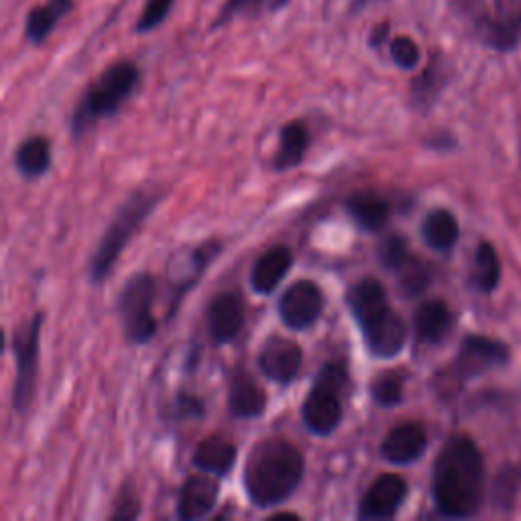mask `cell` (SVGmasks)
Listing matches in <instances>:
<instances>
[{"instance_id": "6da1fadb", "label": "cell", "mask_w": 521, "mask_h": 521, "mask_svg": "<svg viewBox=\"0 0 521 521\" xmlns=\"http://www.w3.org/2000/svg\"><path fill=\"white\" fill-rule=\"evenodd\" d=\"M485 497V460L473 438L450 436L440 448L432 471V499L440 515L475 517Z\"/></svg>"}, {"instance_id": "7a4b0ae2", "label": "cell", "mask_w": 521, "mask_h": 521, "mask_svg": "<svg viewBox=\"0 0 521 521\" xmlns=\"http://www.w3.org/2000/svg\"><path fill=\"white\" fill-rule=\"evenodd\" d=\"M306 458L285 438H265L249 452L243 485L249 501L259 509L285 503L302 485Z\"/></svg>"}, {"instance_id": "3957f363", "label": "cell", "mask_w": 521, "mask_h": 521, "mask_svg": "<svg viewBox=\"0 0 521 521\" xmlns=\"http://www.w3.org/2000/svg\"><path fill=\"white\" fill-rule=\"evenodd\" d=\"M163 192L155 186H143L135 190L127 202L114 212L108 228L104 230L102 239L90 259L88 277L92 285H102L114 265L119 263L121 255L125 253L131 239L139 233L143 222L153 214L157 204L161 202Z\"/></svg>"}, {"instance_id": "277c9868", "label": "cell", "mask_w": 521, "mask_h": 521, "mask_svg": "<svg viewBox=\"0 0 521 521\" xmlns=\"http://www.w3.org/2000/svg\"><path fill=\"white\" fill-rule=\"evenodd\" d=\"M141 82L137 64L123 60L108 66L84 92L72 114V135L76 139L90 133L100 121L114 117L133 96Z\"/></svg>"}, {"instance_id": "5b68a950", "label": "cell", "mask_w": 521, "mask_h": 521, "mask_svg": "<svg viewBox=\"0 0 521 521\" xmlns=\"http://www.w3.org/2000/svg\"><path fill=\"white\" fill-rule=\"evenodd\" d=\"M349 387V373L340 361L326 363L302 403V422L316 438L332 436L344 416L342 395Z\"/></svg>"}, {"instance_id": "8992f818", "label": "cell", "mask_w": 521, "mask_h": 521, "mask_svg": "<svg viewBox=\"0 0 521 521\" xmlns=\"http://www.w3.org/2000/svg\"><path fill=\"white\" fill-rule=\"evenodd\" d=\"M43 322H45V314L35 312L29 320H25L21 326L15 328L11 338L15 367H17V377L13 385V410L17 414H25L35 399Z\"/></svg>"}, {"instance_id": "52a82bcc", "label": "cell", "mask_w": 521, "mask_h": 521, "mask_svg": "<svg viewBox=\"0 0 521 521\" xmlns=\"http://www.w3.org/2000/svg\"><path fill=\"white\" fill-rule=\"evenodd\" d=\"M157 283L149 273L133 275L121 289L117 312L121 316L125 338L131 344H147L157 334V318L153 314Z\"/></svg>"}, {"instance_id": "ba28073f", "label": "cell", "mask_w": 521, "mask_h": 521, "mask_svg": "<svg viewBox=\"0 0 521 521\" xmlns=\"http://www.w3.org/2000/svg\"><path fill=\"white\" fill-rule=\"evenodd\" d=\"M509 357L511 353L505 342L481 334H469L460 342V349L454 357V363L446 371L448 377L442 375L440 379L462 385L471 379L481 377L491 369L505 367L509 363Z\"/></svg>"}, {"instance_id": "9c48e42d", "label": "cell", "mask_w": 521, "mask_h": 521, "mask_svg": "<svg viewBox=\"0 0 521 521\" xmlns=\"http://www.w3.org/2000/svg\"><path fill=\"white\" fill-rule=\"evenodd\" d=\"M324 292L316 281L298 279L289 285L277 302V314L289 330L312 328L324 312Z\"/></svg>"}, {"instance_id": "30bf717a", "label": "cell", "mask_w": 521, "mask_h": 521, "mask_svg": "<svg viewBox=\"0 0 521 521\" xmlns=\"http://www.w3.org/2000/svg\"><path fill=\"white\" fill-rule=\"evenodd\" d=\"M257 363L261 373L269 381L277 385H289L298 379L302 371L304 351L294 340L283 336H269L259 349Z\"/></svg>"}, {"instance_id": "8fae6325", "label": "cell", "mask_w": 521, "mask_h": 521, "mask_svg": "<svg viewBox=\"0 0 521 521\" xmlns=\"http://www.w3.org/2000/svg\"><path fill=\"white\" fill-rule=\"evenodd\" d=\"M359 328L369 355L381 361L397 357L403 351L405 338H408L403 318L391 306L359 324Z\"/></svg>"}, {"instance_id": "7c38bea8", "label": "cell", "mask_w": 521, "mask_h": 521, "mask_svg": "<svg viewBox=\"0 0 521 521\" xmlns=\"http://www.w3.org/2000/svg\"><path fill=\"white\" fill-rule=\"evenodd\" d=\"M410 487L403 477L385 473L369 487L359 505V519L363 521H381L393 519L401 509L405 497H408Z\"/></svg>"}, {"instance_id": "4fadbf2b", "label": "cell", "mask_w": 521, "mask_h": 521, "mask_svg": "<svg viewBox=\"0 0 521 521\" xmlns=\"http://www.w3.org/2000/svg\"><path fill=\"white\" fill-rule=\"evenodd\" d=\"M426 448V428L418 422H401L385 434L381 442V456L395 467H408L424 456Z\"/></svg>"}, {"instance_id": "5bb4252c", "label": "cell", "mask_w": 521, "mask_h": 521, "mask_svg": "<svg viewBox=\"0 0 521 521\" xmlns=\"http://www.w3.org/2000/svg\"><path fill=\"white\" fill-rule=\"evenodd\" d=\"M245 326V300L239 292H220L208 306V330L220 344L233 342Z\"/></svg>"}, {"instance_id": "9a60e30c", "label": "cell", "mask_w": 521, "mask_h": 521, "mask_svg": "<svg viewBox=\"0 0 521 521\" xmlns=\"http://www.w3.org/2000/svg\"><path fill=\"white\" fill-rule=\"evenodd\" d=\"M226 405L239 420H257L267 410V393L247 369H239L230 377Z\"/></svg>"}, {"instance_id": "2e32d148", "label": "cell", "mask_w": 521, "mask_h": 521, "mask_svg": "<svg viewBox=\"0 0 521 521\" xmlns=\"http://www.w3.org/2000/svg\"><path fill=\"white\" fill-rule=\"evenodd\" d=\"M483 41L497 51H513L521 41V0H493V15Z\"/></svg>"}, {"instance_id": "e0dca14e", "label": "cell", "mask_w": 521, "mask_h": 521, "mask_svg": "<svg viewBox=\"0 0 521 521\" xmlns=\"http://www.w3.org/2000/svg\"><path fill=\"white\" fill-rule=\"evenodd\" d=\"M220 497V485L212 475H194L190 477L178 497V517L184 521H196L212 513Z\"/></svg>"}, {"instance_id": "ac0fdd59", "label": "cell", "mask_w": 521, "mask_h": 521, "mask_svg": "<svg viewBox=\"0 0 521 521\" xmlns=\"http://www.w3.org/2000/svg\"><path fill=\"white\" fill-rule=\"evenodd\" d=\"M237 456L239 450L233 442L214 434L200 440L192 456V465L200 473H208L212 477H228L237 465Z\"/></svg>"}, {"instance_id": "d6986e66", "label": "cell", "mask_w": 521, "mask_h": 521, "mask_svg": "<svg viewBox=\"0 0 521 521\" xmlns=\"http://www.w3.org/2000/svg\"><path fill=\"white\" fill-rule=\"evenodd\" d=\"M294 267V255L287 247L277 245L265 251L251 269V289L257 296L273 294L277 285L285 279L289 269Z\"/></svg>"}, {"instance_id": "ffe728a7", "label": "cell", "mask_w": 521, "mask_h": 521, "mask_svg": "<svg viewBox=\"0 0 521 521\" xmlns=\"http://www.w3.org/2000/svg\"><path fill=\"white\" fill-rule=\"evenodd\" d=\"M454 328V314L442 300L424 302L414 314V332L420 344L438 346Z\"/></svg>"}, {"instance_id": "44dd1931", "label": "cell", "mask_w": 521, "mask_h": 521, "mask_svg": "<svg viewBox=\"0 0 521 521\" xmlns=\"http://www.w3.org/2000/svg\"><path fill=\"white\" fill-rule=\"evenodd\" d=\"M344 208L357 228L369 235L379 233L391 218V204L375 192H357L349 196L344 202Z\"/></svg>"}, {"instance_id": "7402d4cb", "label": "cell", "mask_w": 521, "mask_h": 521, "mask_svg": "<svg viewBox=\"0 0 521 521\" xmlns=\"http://www.w3.org/2000/svg\"><path fill=\"white\" fill-rule=\"evenodd\" d=\"M220 251H222L220 241H206V243H200L198 247L192 249V253L188 257V265H190L188 273L184 277H178L176 285H173L171 304H169V318L178 312L182 300L198 285V281L202 279V275L206 273L210 263H214V259L220 255Z\"/></svg>"}, {"instance_id": "603a6c76", "label": "cell", "mask_w": 521, "mask_h": 521, "mask_svg": "<svg viewBox=\"0 0 521 521\" xmlns=\"http://www.w3.org/2000/svg\"><path fill=\"white\" fill-rule=\"evenodd\" d=\"M346 306H349L357 326L373 318L375 314L389 308V298L385 285L375 277H365L357 281L349 294H346Z\"/></svg>"}, {"instance_id": "cb8c5ba5", "label": "cell", "mask_w": 521, "mask_h": 521, "mask_svg": "<svg viewBox=\"0 0 521 521\" xmlns=\"http://www.w3.org/2000/svg\"><path fill=\"white\" fill-rule=\"evenodd\" d=\"M74 11V0H45L29 11L25 19V37L33 45H41L55 31L57 23Z\"/></svg>"}, {"instance_id": "d4e9b609", "label": "cell", "mask_w": 521, "mask_h": 521, "mask_svg": "<svg viewBox=\"0 0 521 521\" xmlns=\"http://www.w3.org/2000/svg\"><path fill=\"white\" fill-rule=\"evenodd\" d=\"M420 235L426 247L438 253H448L460 239V226L456 216L446 208H434L426 214L420 226Z\"/></svg>"}, {"instance_id": "484cf974", "label": "cell", "mask_w": 521, "mask_h": 521, "mask_svg": "<svg viewBox=\"0 0 521 521\" xmlns=\"http://www.w3.org/2000/svg\"><path fill=\"white\" fill-rule=\"evenodd\" d=\"M310 147V133L308 127L302 121H292L285 127H281L279 133V147L273 157V169L275 171H289L298 167Z\"/></svg>"}, {"instance_id": "4316f807", "label": "cell", "mask_w": 521, "mask_h": 521, "mask_svg": "<svg viewBox=\"0 0 521 521\" xmlns=\"http://www.w3.org/2000/svg\"><path fill=\"white\" fill-rule=\"evenodd\" d=\"M15 167L25 180H39L51 167V145L45 137L25 139L15 153Z\"/></svg>"}, {"instance_id": "83f0119b", "label": "cell", "mask_w": 521, "mask_h": 521, "mask_svg": "<svg viewBox=\"0 0 521 521\" xmlns=\"http://www.w3.org/2000/svg\"><path fill=\"white\" fill-rule=\"evenodd\" d=\"M446 86V70L440 57H432L428 68L412 82L410 98L412 106L418 110H428L434 106L438 96L442 94V88Z\"/></svg>"}, {"instance_id": "f1b7e54d", "label": "cell", "mask_w": 521, "mask_h": 521, "mask_svg": "<svg viewBox=\"0 0 521 521\" xmlns=\"http://www.w3.org/2000/svg\"><path fill=\"white\" fill-rule=\"evenodd\" d=\"M289 5V0H226L222 9L218 11L216 19L212 21V29L226 27L239 17L245 19H259L269 13H277Z\"/></svg>"}, {"instance_id": "f546056e", "label": "cell", "mask_w": 521, "mask_h": 521, "mask_svg": "<svg viewBox=\"0 0 521 521\" xmlns=\"http://www.w3.org/2000/svg\"><path fill=\"white\" fill-rule=\"evenodd\" d=\"M501 281V261L495 247L487 241L479 243L473 259L471 283L481 294H493Z\"/></svg>"}, {"instance_id": "4dcf8cb0", "label": "cell", "mask_w": 521, "mask_h": 521, "mask_svg": "<svg viewBox=\"0 0 521 521\" xmlns=\"http://www.w3.org/2000/svg\"><path fill=\"white\" fill-rule=\"evenodd\" d=\"M521 493V465L507 462L503 465L491 485V503L501 513H511L515 509L517 497Z\"/></svg>"}, {"instance_id": "1f68e13d", "label": "cell", "mask_w": 521, "mask_h": 521, "mask_svg": "<svg viewBox=\"0 0 521 521\" xmlns=\"http://www.w3.org/2000/svg\"><path fill=\"white\" fill-rule=\"evenodd\" d=\"M397 283H399V289L403 296H420L424 294L426 289L430 287L432 279H434V269L430 267V263H426L424 259L416 257L414 253L408 257V261H405L397 271Z\"/></svg>"}, {"instance_id": "d6a6232c", "label": "cell", "mask_w": 521, "mask_h": 521, "mask_svg": "<svg viewBox=\"0 0 521 521\" xmlns=\"http://www.w3.org/2000/svg\"><path fill=\"white\" fill-rule=\"evenodd\" d=\"M369 393L379 408L383 410L397 408V405L403 401V377L397 371L379 373L369 383Z\"/></svg>"}, {"instance_id": "836d02e7", "label": "cell", "mask_w": 521, "mask_h": 521, "mask_svg": "<svg viewBox=\"0 0 521 521\" xmlns=\"http://www.w3.org/2000/svg\"><path fill=\"white\" fill-rule=\"evenodd\" d=\"M412 255L410 251V241L405 239L403 235H389L381 241L379 249H377V259L379 265L391 273H395L408 257Z\"/></svg>"}, {"instance_id": "e575fe53", "label": "cell", "mask_w": 521, "mask_h": 521, "mask_svg": "<svg viewBox=\"0 0 521 521\" xmlns=\"http://www.w3.org/2000/svg\"><path fill=\"white\" fill-rule=\"evenodd\" d=\"M389 55H391V62L405 72L416 70L422 60V51L418 43L412 37H405V35L393 37L389 41Z\"/></svg>"}, {"instance_id": "d590c367", "label": "cell", "mask_w": 521, "mask_h": 521, "mask_svg": "<svg viewBox=\"0 0 521 521\" xmlns=\"http://www.w3.org/2000/svg\"><path fill=\"white\" fill-rule=\"evenodd\" d=\"M454 11L475 29L481 39L485 37L491 25V15L487 13L485 0H454Z\"/></svg>"}, {"instance_id": "8d00e7d4", "label": "cell", "mask_w": 521, "mask_h": 521, "mask_svg": "<svg viewBox=\"0 0 521 521\" xmlns=\"http://www.w3.org/2000/svg\"><path fill=\"white\" fill-rule=\"evenodd\" d=\"M173 3H176V0H147L143 13L137 19L135 31L139 35L155 31L169 17V13L173 9Z\"/></svg>"}, {"instance_id": "74e56055", "label": "cell", "mask_w": 521, "mask_h": 521, "mask_svg": "<svg viewBox=\"0 0 521 521\" xmlns=\"http://www.w3.org/2000/svg\"><path fill=\"white\" fill-rule=\"evenodd\" d=\"M141 515V503L133 487H123L121 493L114 499V509H112V519L117 521H131Z\"/></svg>"}, {"instance_id": "f35d334b", "label": "cell", "mask_w": 521, "mask_h": 521, "mask_svg": "<svg viewBox=\"0 0 521 521\" xmlns=\"http://www.w3.org/2000/svg\"><path fill=\"white\" fill-rule=\"evenodd\" d=\"M173 412H176L178 420H198L206 414V403L192 393H180L173 403Z\"/></svg>"}, {"instance_id": "ab89813d", "label": "cell", "mask_w": 521, "mask_h": 521, "mask_svg": "<svg viewBox=\"0 0 521 521\" xmlns=\"http://www.w3.org/2000/svg\"><path fill=\"white\" fill-rule=\"evenodd\" d=\"M385 41H389V25H387V23H381V25H377V27L371 31V35H369V47L379 49Z\"/></svg>"}, {"instance_id": "60d3db41", "label": "cell", "mask_w": 521, "mask_h": 521, "mask_svg": "<svg viewBox=\"0 0 521 521\" xmlns=\"http://www.w3.org/2000/svg\"><path fill=\"white\" fill-rule=\"evenodd\" d=\"M373 3H379V0H351V5H349V13H351V15H357V13L365 11L367 7H371Z\"/></svg>"}, {"instance_id": "b9f144b4", "label": "cell", "mask_w": 521, "mask_h": 521, "mask_svg": "<svg viewBox=\"0 0 521 521\" xmlns=\"http://www.w3.org/2000/svg\"><path fill=\"white\" fill-rule=\"evenodd\" d=\"M283 517H294V519H298L296 513H275V515H273V519H283Z\"/></svg>"}]
</instances>
